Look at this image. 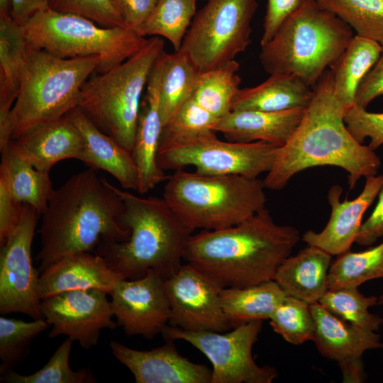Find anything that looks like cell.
<instances>
[{
    "instance_id": "obj_47",
    "label": "cell",
    "mask_w": 383,
    "mask_h": 383,
    "mask_svg": "<svg viewBox=\"0 0 383 383\" xmlns=\"http://www.w3.org/2000/svg\"><path fill=\"white\" fill-rule=\"evenodd\" d=\"M378 201L369 218L362 223L355 243L368 246L383 236V182L378 194Z\"/></svg>"
},
{
    "instance_id": "obj_16",
    "label": "cell",
    "mask_w": 383,
    "mask_h": 383,
    "mask_svg": "<svg viewBox=\"0 0 383 383\" xmlns=\"http://www.w3.org/2000/svg\"><path fill=\"white\" fill-rule=\"evenodd\" d=\"M164 281L150 270L143 277L122 279L110 294L116 323L126 335L152 339L169 324L170 304Z\"/></svg>"
},
{
    "instance_id": "obj_45",
    "label": "cell",
    "mask_w": 383,
    "mask_h": 383,
    "mask_svg": "<svg viewBox=\"0 0 383 383\" xmlns=\"http://www.w3.org/2000/svg\"><path fill=\"white\" fill-rule=\"evenodd\" d=\"M23 204L16 200L0 181V245L18 225Z\"/></svg>"
},
{
    "instance_id": "obj_12",
    "label": "cell",
    "mask_w": 383,
    "mask_h": 383,
    "mask_svg": "<svg viewBox=\"0 0 383 383\" xmlns=\"http://www.w3.org/2000/svg\"><path fill=\"white\" fill-rule=\"evenodd\" d=\"M262 327V321H253L221 333L188 331L167 324L161 333L167 340H184L202 353L213 367L211 383H271L278 375L277 370L257 365L252 355Z\"/></svg>"
},
{
    "instance_id": "obj_10",
    "label": "cell",
    "mask_w": 383,
    "mask_h": 383,
    "mask_svg": "<svg viewBox=\"0 0 383 383\" xmlns=\"http://www.w3.org/2000/svg\"><path fill=\"white\" fill-rule=\"evenodd\" d=\"M196 13L180 50L201 72L235 60L250 44L256 0H208Z\"/></svg>"
},
{
    "instance_id": "obj_25",
    "label": "cell",
    "mask_w": 383,
    "mask_h": 383,
    "mask_svg": "<svg viewBox=\"0 0 383 383\" xmlns=\"http://www.w3.org/2000/svg\"><path fill=\"white\" fill-rule=\"evenodd\" d=\"M331 257L321 248L309 245L280 265L274 277L287 295L309 304L318 302L328 292Z\"/></svg>"
},
{
    "instance_id": "obj_3",
    "label": "cell",
    "mask_w": 383,
    "mask_h": 383,
    "mask_svg": "<svg viewBox=\"0 0 383 383\" xmlns=\"http://www.w3.org/2000/svg\"><path fill=\"white\" fill-rule=\"evenodd\" d=\"M123 209L116 187L92 169L72 176L54 190L41 215L39 272L65 256L91 252L102 240H127Z\"/></svg>"
},
{
    "instance_id": "obj_20",
    "label": "cell",
    "mask_w": 383,
    "mask_h": 383,
    "mask_svg": "<svg viewBox=\"0 0 383 383\" xmlns=\"http://www.w3.org/2000/svg\"><path fill=\"white\" fill-rule=\"evenodd\" d=\"M122 279L99 255L77 252L59 259L41 272L40 294L42 300L72 290L96 289L110 294Z\"/></svg>"
},
{
    "instance_id": "obj_38",
    "label": "cell",
    "mask_w": 383,
    "mask_h": 383,
    "mask_svg": "<svg viewBox=\"0 0 383 383\" xmlns=\"http://www.w3.org/2000/svg\"><path fill=\"white\" fill-rule=\"evenodd\" d=\"M48 326L45 318L26 322L0 317L1 375L13 370L26 357L31 341Z\"/></svg>"
},
{
    "instance_id": "obj_36",
    "label": "cell",
    "mask_w": 383,
    "mask_h": 383,
    "mask_svg": "<svg viewBox=\"0 0 383 383\" xmlns=\"http://www.w3.org/2000/svg\"><path fill=\"white\" fill-rule=\"evenodd\" d=\"M357 33L383 43V0H316Z\"/></svg>"
},
{
    "instance_id": "obj_24",
    "label": "cell",
    "mask_w": 383,
    "mask_h": 383,
    "mask_svg": "<svg viewBox=\"0 0 383 383\" xmlns=\"http://www.w3.org/2000/svg\"><path fill=\"white\" fill-rule=\"evenodd\" d=\"M310 306L315 322L313 341L324 357L338 362L362 357L367 350L383 348L381 336L376 332L343 321L318 302Z\"/></svg>"
},
{
    "instance_id": "obj_26",
    "label": "cell",
    "mask_w": 383,
    "mask_h": 383,
    "mask_svg": "<svg viewBox=\"0 0 383 383\" xmlns=\"http://www.w3.org/2000/svg\"><path fill=\"white\" fill-rule=\"evenodd\" d=\"M313 96V89L299 77L287 74H272L262 83L240 89L232 111L277 112L306 109Z\"/></svg>"
},
{
    "instance_id": "obj_35",
    "label": "cell",
    "mask_w": 383,
    "mask_h": 383,
    "mask_svg": "<svg viewBox=\"0 0 383 383\" xmlns=\"http://www.w3.org/2000/svg\"><path fill=\"white\" fill-rule=\"evenodd\" d=\"M357 288L349 287L328 289L318 303L343 321L376 332L383 324V318L370 313L369 309L378 305V298L365 296Z\"/></svg>"
},
{
    "instance_id": "obj_30",
    "label": "cell",
    "mask_w": 383,
    "mask_h": 383,
    "mask_svg": "<svg viewBox=\"0 0 383 383\" xmlns=\"http://www.w3.org/2000/svg\"><path fill=\"white\" fill-rule=\"evenodd\" d=\"M287 294L271 280L257 285L223 288L221 302L231 328L253 321L270 319Z\"/></svg>"
},
{
    "instance_id": "obj_11",
    "label": "cell",
    "mask_w": 383,
    "mask_h": 383,
    "mask_svg": "<svg viewBox=\"0 0 383 383\" xmlns=\"http://www.w3.org/2000/svg\"><path fill=\"white\" fill-rule=\"evenodd\" d=\"M278 148L265 141L221 140L214 132L159 150L157 163L165 171L192 166L203 174L257 178L271 170Z\"/></svg>"
},
{
    "instance_id": "obj_9",
    "label": "cell",
    "mask_w": 383,
    "mask_h": 383,
    "mask_svg": "<svg viewBox=\"0 0 383 383\" xmlns=\"http://www.w3.org/2000/svg\"><path fill=\"white\" fill-rule=\"evenodd\" d=\"M22 26L27 43L60 58L99 56L96 73L122 63L148 42L127 27H104L85 17L50 7L36 12Z\"/></svg>"
},
{
    "instance_id": "obj_41",
    "label": "cell",
    "mask_w": 383,
    "mask_h": 383,
    "mask_svg": "<svg viewBox=\"0 0 383 383\" xmlns=\"http://www.w3.org/2000/svg\"><path fill=\"white\" fill-rule=\"evenodd\" d=\"M49 7L85 17L104 27H126L111 0H50Z\"/></svg>"
},
{
    "instance_id": "obj_44",
    "label": "cell",
    "mask_w": 383,
    "mask_h": 383,
    "mask_svg": "<svg viewBox=\"0 0 383 383\" xmlns=\"http://www.w3.org/2000/svg\"><path fill=\"white\" fill-rule=\"evenodd\" d=\"M126 27L137 30L146 21L158 0H111Z\"/></svg>"
},
{
    "instance_id": "obj_8",
    "label": "cell",
    "mask_w": 383,
    "mask_h": 383,
    "mask_svg": "<svg viewBox=\"0 0 383 383\" xmlns=\"http://www.w3.org/2000/svg\"><path fill=\"white\" fill-rule=\"evenodd\" d=\"M164 45L160 37L148 38L135 55L107 72L93 74L82 87L77 108L131 152L143 94Z\"/></svg>"
},
{
    "instance_id": "obj_17",
    "label": "cell",
    "mask_w": 383,
    "mask_h": 383,
    "mask_svg": "<svg viewBox=\"0 0 383 383\" xmlns=\"http://www.w3.org/2000/svg\"><path fill=\"white\" fill-rule=\"evenodd\" d=\"M109 346L136 383H211L212 370L181 355L173 340L150 350L133 349L116 341H111Z\"/></svg>"
},
{
    "instance_id": "obj_37",
    "label": "cell",
    "mask_w": 383,
    "mask_h": 383,
    "mask_svg": "<svg viewBox=\"0 0 383 383\" xmlns=\"http://www.w3.org/2000/svg\"><path fill=\"white\" fill-rule=\"evenodd\" d=\"M218 121L190 98L163 125L159 150L216 132Z\"/></svg>"
},
{
    "instance_id": "obj_14",
    "label": "cell",
    "mask_w": 383,
    "mask_h": 383,
    "mask_svg": "<svg viewBox=\"0 0 383 383\" xmlns=\"http://www.w3.org/2000/svg\"><path fill=\"white\" fill-rule=\"evenodd\" d=\"M164 285L170 304L169 325L188 331L231 328L221 306L223 287L191 265H182Z\"/></svg>"
},
{
    "instance_id": "obj_2",
    "label": "cell",
    "mask_w": 383,
    "mask_h": 383,
    "mask_svg": "<svg viewBox=\"0 0 383 383\" xmlns=\"http://www.w3.org/2000/svg\"><path fill=\"white\" fill-rule=\"evenodd\" d=\"M300 239L265 208L235 226L192 234L183 259L223 288L248 287L274 280Z\"/></svg>"
},
{
    "instance_id": "obj_32",
    "label": "cell",
    "mask_w": 383,
    "mask_h": 383,
    "mask_svg": "<svg viewBox=\"0 0 383 383\" xmlns=\"http://www.w3.org/2000/svg\"><path fill=\"white\" fill-rule=\"evenodd\" d=\"M239 69V63L233 60L201 72L192 98L216 118L225 116L232 111L240 89Z\"/></svg>"
},
{
    "instance_id": "obj_52",
    "label": "cell",
    "mask_w": 383,
    "mask_h": 383,
    "mask_svg": "<svg viewBox=\"0 0 383 383\" xmlns=\"http://www.w3.org/2000/svg\"><path fill=\"white\" fill-rule=\"evenodd\" d=\"M206 1H208V0H206Z\"/></svg>"
},
{
    "instance_id": "obj_29",
    "label": "cell",
    "mask_w": 383,
    "mask_h": 383,
    "mask_svg": "<svg viewBox=\"0 0 383 383\" xmlns=\"http://www.w3.org/2000/svg\"><path fill=\"white\" fill-rule=\"evenodd\" d=\"M0 151V181L16 200L29 204L41 216L55 190L50 172L38 170L21 158L9 144Z\"/></svg>"
},
{
    "instance_id": "obj_1",
    "label": "cell",
    "mask_w": 383,
    "mask_h": 383,
    "mask_svg": "<svg viewBox=\"0 0 383 383\" xmlns=\"http://www.w3.org/2000/svg\"><path fill=\"white\" fill-rule=\"evenodd\" d=\"M345 112L335 94L331 72L328 71L316 84L295 133L279 147L263 180L265 187L280 190L298 172L316 166H335L345 170L350 189L362 177L376 175L380 158L351 135L345 123Z\"/></svg>"
},
{
    "instance_id": "obj_23",
    "label": "cell",
    "mask_w": 383,
    "mask_h": 383,
    "mask_svg": "<svg viewBox=\"0 0 383 383\" xmlns=\"http://www.w3.org/2000/svg\"><path fill=\"white\" fill-rule=\"evenodd\" d=\"M304 112L305 109L277 112L231 111L219 119L216 131L230 141H265L281 147L292 137Z\"/></svg>"
},
{
    "instance_id": "obj_6",
    "label": "cell",
    "mask_w": 383,
    "mask_h": 383,
    "mask_svg": "<svg viewBox=\"0 0 383 383\" xmlns=\"http://www.w3.org/2000/svg\"><path fill=\"white\" fill-rule=\"evenodd\" d=\"M101 62L99 56L60 58L28 44L19 91L9 116L11 140L77 108L83 84Z\"/></svg>"
},
{
    "instance_id": "obj_28",
    "label": "cell",
    "mask_w": 383,
    "mask_h": 383,
    "mask_svg": "<svg viewBox=\"0 0 383 383\" xmlns=\"http://www.w3.org/2000/svg\"><path fill=\"white\" fill-rule=\"evenodd\" d=\"M27 48L22 26L0 13V123L9 120L18 96Z\"/></svg>"
},
{
    "instance_id": "obj_49",
    "label": "cell",
    "mask_w": 383,
    "mask_h": 383,
    "mask_svg": "<svg viewBox=\"0 0 383 383\" xmlns=\"http://www.w3.org/2000/svg\"><path fill=\"white\" fill-rule=\"evenodd\" d=\"M338 363L343 374V382L362 383L365 382L367 374L362 357L345 359Z\"/></svg>"
},
{
    "instance_id": "obj_15",
    "label": "cell",
    "mask_w": 383,
    "mask_h": 383,
    "mask_svg": "<svg viewBox=\"0 0 383 383\" xmlns=\"http://www.w3.org/2000/svg\"><path fill=\"white\" fill-rule=\"evenodd\" d=\"M106 294L96 289L72 290L43 299V316L52 326L48 336L65 335L85 350L96 345L103 329L118 326Z\"/></svg>"
},
{
    "instance_id": "obj_4",
    "label": "cell",
    "mask_w": 383,
    "mask_h": 383,
    "mask_svg": "<svg viewBox=\"0 0 383 383\" xmlns=\"http://www.w3.org/2000/svg\"><path fill=\"white\" fill-rule=\"evenodd\" d=\"M116 189L124 204L121 223L130 231L127 240H102L97 254L125 279L143 277L148 271L165 279L182 267L186 245L194 230L185 224L162 198L141 197Z\"/></svg>"
},
{
    "instance_id": "obj_31",
    "label": "cell",
    "mask_w": 383,
    "mask_h": 383,
    "mask_svg": "<svg viewBox=\"0 0 383 383\" xmlns=\"http://www.w3.org/2000/svg\"><path fill=\"white\" fill-rule=\"evenodd\" d=\"M163 67L160 108L163 125L192 97L201 72L183 51L162 52Z\"/></svg>"
},
{
    "instance_id": "obj_21",
    "label": "cell",
    "mask_w": 383,
    "mask_h": 383,
    "mask_svg": "<svg viewBox=\"0 0 383 383\" xmlns=\"http://www.w3.org/2000/svg\"><path fill=\"white\" fill-rule=\"evenodd\" d=\"M9 146L37 170L50 172L52 167L61 160H79L84 143L80 133L65 116L11 140Z\"/></svg>"
},
{
    "instance_id": "obj_48",
    "label": "cell",
    "mask_w": 383,
    "mask_h": 383,
    "mask_svg": "<svg viewBox=\"0 0 383 383\" xmlns=\"http://www.w3.org/2000/svg\"><path fill=\"white\" fill-rule=\"evenodd\" d=\"M50 0H11V16L23 25L36 12L50 6Z\"/></svg>"
},
{
    "instance_id": "obj_27",
    "label": "cell",
    "mask_w": 383,
    "mask_h": 383,
    "mask_svg": "<svg viewBox=\"0 0 383 383\" xmlns=\"http://www.w3.org/2000/svg\"><path fill=\"white\" fill-rule=\"evenodd\" d=\"M381 52L380 43L356 35L331 67L335 94L346 111L355 104L358 87Z\"/></svg>"
},
{
    "instance_id": "obj_42",
    "label": "cell",
    "mask_w": 383,
    "mask_h": 383,
    "mask_svg": "<svg viewBox=\"0 0 383 383\" xmlns=\"http://www.w3.org/2000/svg\"><path fill=\"white\" fill-rule=\"evenodd\" d=\"M344 119L348 131L359 143L369 138L368 146L372 150L383 145V112H370L354 105L345 112Z\"/></svg>"
},
{
    "instance_id": "obj_34",
    "label": "cell",
    "mask_w": 383,
    "mask_h": 383,
    "mask_svg": "<svg viewBox=\"0 0 383 383\" xmlns=\"http://www.w3.org/2000/svg\"><path fill=\"white\" fill-rule=\"evenodd\" d=\"M379 278H383V242L364 251L338 255L330 267L328 288L358 287Z\"/></svg>"
},
{
    "instance_id": "obj_50",
    "label": "cell",
    "mask_w": 383,
    "mask_h": 383,
    "mask_svg": "<svg viewBox=\"0 0 383 383\" xmlns=\"http://www.w3.org/2000/svg\"><path fill=\"white\" fill-rule=\"evenodd\" d=\"M11 0H0V13L11 14Z\"/></svg>"
},
{
    "instance_id": "obj_39",
    "label": "cell",
    "mask_w": 383,
    "mask_h": 383,
    "mask_svg": "<svg viewBox=\"0 0 383 383\" xmlns=\"http://www.w3.org/2000/svg\"><path fill=\"white\" fill-rule=\"evenodd\" d=\"M72 340L67 338L57 348L49 361L30 374H21L13 370L1 375L0 380L8 383H93L95 378L89 369L77 371L70 366Z\"/></svg>"
},
{
    "instance_id": "obj_7",
    "label": "cell",
    "mask_w": 383,
    "mask_h": 383,
    "mask_svg": "<svg viewBox=\"0 0 383 383\" xmlns=\"http://www.w3.org/2000/svg\"><path fill=\"white\" fill-rule=\"evenodd\" d=\"M265 189L258 177L179 170L167 179L163 199L193 230L213 231L235 226L265 209Z\"/></svg>"
},
{
    "instance_id": "obj_22",
    "label": "cell",
    "mask_w": 383,
    "mask_h": 383,
    "mask_svg": "<svg viewBox=\"0 0 383 383\" xmlns=\"http://www.w3.org/2000/svg\"><path fill=\"white\" fill-rule=\"evenodd\" d=\"M83 139L80 161L111 174L125 189L138 191V174L132 152L94 125L75 108L66 115Z\"/></svg>"
},
{
    "instance_id": "obj_18",
    "label": "cell",
    "mask_w": 383,
    "mask_h": 383,
    "mask_svg": "<svg viewBox=\"0 0 383 383\" xmlns=\"http://www.w3.org/2000/svg\"><path fill=\"white\" fill-rule=\"evenodd\" d=\"M365 179L362 191L351 201L345 199L341 201L342 187L332 186L328 192L331 213L327 224L320 232L311 230L305 232L302 240L308 245L318 247L331 255L338 256L350 250L362 223V216L377 196L383 182V175H374Z\"/></svg>"
},
{
    "instance_id": "obj_19",
    "label": "cell",
    "mask_w": 383,
    "mask_h": 383,
    "mask_svg": "<svg viewBox=\"0 0 383 383\" xmlns=\"http://www.w3.org/2000/svg\"><path fill=\"white\" fill-rule=\"evenodd\" d=\"M163 52V51H162ZM162 52L152 69L140 105L132 149L138 174V192L145 194L170 175L157 163L160 140L163 127L160 101L163 62Z\"/></svg>"
},
{
    "instance_id": "obj_46",
    "label": "cell",
    "mask_w": 383,
    "mask_h": 383,
    "mask_svg": "<svg viewBox=\"0 0 383 383\" xmlns=\"http://www.w3.org/2000/svg\"><path fill=\"white\" fill-rule=\"evenodd\" d=\"M381 55L360 84L355 97V104L366 109L379 96L383 95V43Z\"/></svg>"
},
{
    "instance_id": "obj_13",
    "label": "cell",
    "mask_w": 383,
    "mask_h": 383,
    "mask_svg": "<svg viewBox=\"0 0 383 383\" xmlns=\"http://www.w3.org/2000/svg\"><path fill=\"white\" fill-rule=\"evenodd\" d=\"M40 213L23 204L21 219L1 245L0 312L21 313L44 318L40 276L33 265L31 247Z\"/></svg>"
},
{
    "instance_id": "obj_33",
    "label": "cell",
    "mask_w": 383,
    "mask_h": 383,
    "mask_svg": "<svg viewBox=\"0 0 383 383\" xmlns=\"http://www.w3.org/2000/svg\"><path fill=\"white\" fill-rule=\"evenodd\" d=\"M196 0H158L136 32L145 38H166L174 51H178L196 15Z\"/></svg>"
},
{
    "instance_id": "obj_40",
    "label": "cell",
    "mask_w": 383,
    "mask_h": 383,
    "mask_svg": "<svg viewBox=\"0 0 383 383\" xmlns=\"http://www.w3.org/2000/svg\"><path fill=\"white\" fill-rule=\"evenodd\" d=\"M310 305L286 295L270 318L273 331L293 345L313 341L315 322Z\"/></svg>"
},
{
    "instance_id": "obj_5",
    "label": "cell",
    "mask_w": 383,
    "mask_h": 383,
    "mask_svg": "<svg viewBox=\"0 0 383 383\" xmlns=\"http://www.w3.org/2000/svg\"><path fill=\"white\" fill-rule=\"evenodd\" d=\"M353 29L316 0H305L261 45L266 72L296 76L311 87L341 56L353 38Z\"/></svg>"
},
{
    "instance_id": "obj_51",
    "label": "cell",
    "mask_w": 383,
    "mask_h": 383,
    "mask_svg": "<svg viewBox=\"0 0 383 383\" xmlns=\"http://www.w3.org/2000/svg\"><path fill=\"white\" fill-rule=\"evenodd\" d=\"M378 305H383V294L378 297Z\"/></svg>"
},
{
    "instance_id": "obj_43",
    "label": "cell",
    "mask_w": 383,
    "mask_h": 383,
    "mask_svg": "<svg viewBox=\"0 0 383 383\" xmlns=\"http://www.w3.org/2000/svg\"><path fill=\"white\" fill-rule=\"evenodd\" d=\"M305 0H267L260 45L270 41L283 23Z\"/></svg>"
}]
</instances>
